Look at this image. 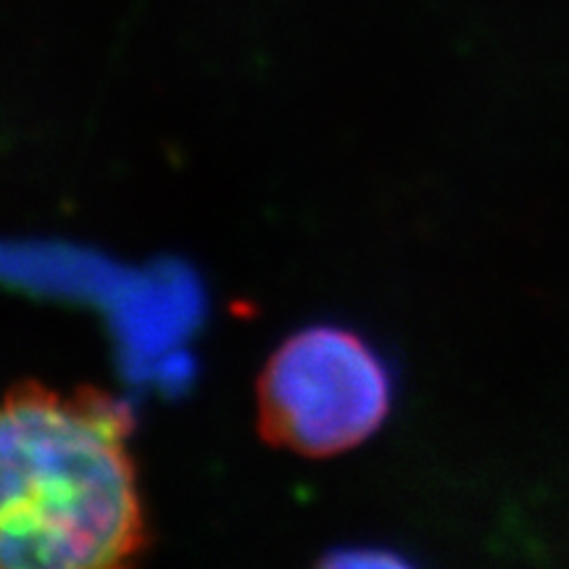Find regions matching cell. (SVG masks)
<instances>
[{
  "label": "cell",
  "mask_w": 569,
  "mask_h": 569,
  "mask_svg": "<svg viewBox=\"0 0 569 569\" xmlns=\"http://www.w3.org/2000/svg\"><path fill=\"white\" fill-rule=\"evenodd\" d=\"M130 427L90 388L0 398V569L124 567L146 549Z\"/></svg>",
  "instance_id": "cell-1"
},
{
  "label": "cell",
  "mask_w": 569,
  "mask_h": 569,
  "mask_svg": "<svg viewBox=\"0 0 569 569\" xmlns=\"http://www.w3.org/2000/svg\"><path fill=\"white\" fill-rule=\"evenodd\" d=\"M256 398L269 443L306 459H327L380 430L393 403V380L365 338L346 327L315 325L277 348Z\"/></svg>",
  "instance_id": "cell-2"
}]
</instances>
